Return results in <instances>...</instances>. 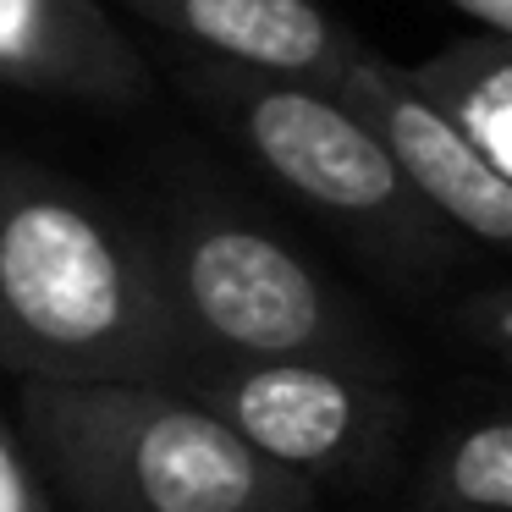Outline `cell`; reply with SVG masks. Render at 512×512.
I'll list each match as a JSON object with an SVG mask.
<instances>
[{
	"label": "cell",
	"mask_w": 512,
	"mask_h": 512,
	"mask_svg": "<svg viewBox=\"0 0 512 512\" xmlns=\"http://www.w3.org/2000/svg\"><path fill=\"white\" fill-rule=\"evenodd\" d=\"M0 364L56 386H171L193 364L160 259L23 166H0Z\"/></svg>",
	"instance_id": "6da1fadb"
},
{
	"label": "cell",
	"mask_w": 512,
	"mask_h": 512,
	"mask_svg": "<svg viewBox=\"0 0 512 512\" xmlns=\"http://www.w3.org/2000/svg\"><path fill=\"white\" fill-rule=\"evenodd\" d=\"M23 419L78 512H314V485L171 386L23 380Z\"/></svg>",
	"instance_id": "7a4b0ae2"
},
{
	"label": "cell",
	"mask_w": 512,
	"mask_h": 512,
	"mask_svg": "<svg viewBox=\"0 0 512 512\" xmlns=\"http://www.w3.org/2000/svg\"><path fill=\"white\" fill-rule=\"evenodd\" d=\"M160 259L177 331L193 358H347L380 364L364 325L331 287L270 232L199 210L171 232Z\"/></svg>",
	"instance_id": "3957f363"
},
{
	"label": "cell",
	"mask_w": 512,
	"mask_h": 512,
	"mask_svg": "<svg viewBox=\"0 0 512 512\" xmlns=\"http://www.w3.org/2000/svg\"><path fill=\"white\" fill-rule=\"evenodd\" d=\"M171 391L243 435L259 457L298 474L303 485H369L386 474L402 430L408 397L386 364L347 358H193Z\"/></svg>",
	"instance_id": "277c9868"
},
{
	"label": "cell",
	"mask_w": 512,
	"mask_h": 512,
	"mask_svg": "<svg viewBox=\"0 0 512 512\" xmlns=\"http://www.w3.org/2000/svg\"><path fill=\"white\" fill-rule=\"evenodd\" d=\"M215 100H221L237 144L281 188H292L298 199H309L314 210L336 215V221L430 248V221H424L430 210L402 188L375 133L331 89L226 67L215 78Z\"/></svg>",
	"instance_id": "5b68a950"
},
{
	"label": "cell",
	"mask_w": 512,
	"mask_h": 512,
	"mask_svg": "<svg viewBox=\"0 0 512 512\" xmlns=\"http://www.w3.org/2000/svg\"><path fill=\"white\" fill-rule=\"evenodd\" d=\"M331 94L375 133V144L386 149V160L402 177V188H408L430 215H441L446 226H457L463 237H474V243H485V248L512 243V177H501L496 166H485V160L419 100V89L408 83V72H402L397 61L369 56V50L358 45L353 61L342 67V78L331 83Z\"/></svg>",
	"instance_id": "8992f818"
},
{
	"label": "cell",
	"mask_w": 512,
	"mask_h": 512,
	"mask_svg": "<svg viewBox=\"0 0 512 512\" xmlns=\"http://www.w3.org/2000/svg\"><path fill=\"white\" fill-rule=\"evenodd\" d=\"M149 28L259 78H298L331 89L358 39L314 0H116Z\"/></svg>",
	"instance_id": "52a82bcc"
},
{
	"label": "cell",
	"mask_w": 512,
	"mask_h": 512,
	"mask_svg": "<svg viewBox=\"0 0 512 512\" xmlns=\"http://www.w3.org/2000/svg\"><path fill=\"white\" fill-rule=\"evenodd\" d=\"M0 83L127 105L149 89V67L105 0H0Z\"/></svg>",
	"instance_id": "ba28073f"
},
{
	"label": "cell",
	"mask_w": 512,
	"mask_h": 512,
	"mask_svg": "<svg viewBox=\"0 0 512 512\" xmlns=\"http://www.w3.org/2000/svg\"><path fill=\"white\" fill-rule=\"evenodd\" d=\"M419 100L474 149L485 166L512 177V39L463 34L419 67H402Z\"/></svg>",
	"instance_id": "9c48e42d"
},
{
	"label": "cell",
	"mask_w": 512,
	"mask_h": 512,
	"mask_svg": "<svg viewBox=\"0 0 512 512\" xmlns=\"http://www.w3.org/2000/svg\"><path fill=\"white\" fill-rule=\"evenodd\" d=\"M408 512H512V419L479 413L424 463Z\"/></svg>",
	"instance_id": "30bf717a"
},
{
	"label": "cell",
	"mask_w": 512,
	"mask_h": 512,
	"mask_svg": "<svg viewBox=\"0 0 512 512\" xmlns=\"http://www.w3.org/2000/svg\"><path fill=\"white\" fill-rule=\"evenodd\" d=\"M0 512H56L45 485L34 479V463L6 430V419H0Z\"/></svg>",
	"instance_id": "8fae6325"
},
{
	"label": "cell",
	"mask_w": 512,
	"mask_h": 512,
	"mask_svg": "<svg viewBox=\"0 0 512 512\" xmlns=\"http://www.w3.org/2000/svg\"><path fill=\"white\" fill-rule=\"evenodd\" d=\"M446 6H457V12H463L474 28H485V34H507L512 39V0H446Z\"/></svg>",
	"instance_id": "7c38bea8"
}]
</instances>
